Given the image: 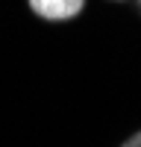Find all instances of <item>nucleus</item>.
I'll use <instances>...</instances> for the list:
<instances>
[{"label": "nucleus", "mask_w": 141, "mask_h": 147, "mask_svg": "<svg viewBox=\"0 0 141 147\" xmlns=\"http://www.w3.org/2000/svg\"><path fill=\"white\" fill-rule=\"evenodd\" d=\"M85 0H30V9L44 21H70L77 18Z\"/></svg>", "instance_id": "nucleus-1"}, {"label": "nucleus", "mask_w": 141, "mask_h": 147, "mask_svg": "<svg viewBox=\"0 0 141 147\" xmlns=\"http://www.w3.org/2000/svg\"><path fill=\"white\" fill-rule=\"evenodd\" d=\"M121 147H141V129L135 132V136H129V138H126V141H124Z\"/></svg>", "instance_id": "nucleus-2"}]
</instances>
